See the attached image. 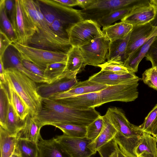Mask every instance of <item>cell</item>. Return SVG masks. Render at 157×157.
I'll return each instance as SVG.
<instances>
[{"label":"cell","instance_id":"obj_33","mask_svg":"<svg viewBox=\"0 0 157 157\" xmlns=\"http://www.w3.org/2000/svg\"><path fill=\"white\" fill-rule=\"evenodd\" d=\"M0 29L6 34L12 42L17 41V38L12 24L6 13L5 0L0 1Z\"/></svg>","mask_w":157,"mask_h":157},{"label":"cell","instance_id":"obj_16","mask_svg":"<svg viewBox=\"0 0 157 157\" xmlns=\"http://www.w3.org/2000/svg\"><path fill=\"white\" fill-rule=\"evenodd\" d=\"M78 82L76 77L67 76L53 83H44L37 86V92L42 98H48L55 94L69 90Z\"/></svg>","mask_w":157,"mask_h":157},{"label":"cell","instance_id":"obj_27","mask_svg":"<svg viewBox=\"0 0 157 157\" xmlns=\"http://www.w3.org/2000/svg\"><path fill=\"white\" fill-rule=\"evenodd\" d=\"M41 128L35 117L29 114L25 120L24 128L17 134V139H25L37 143L41 136L40 131Z\"/></svg>","mask_w":157,"mask_h":157},{"label":"cell","instance_id":"obj_47","mask_svg":"<svg viewBox=\"0 0 157 157\" xmlns=\"http://www.w3.org/2000/svg\"><path fill=\"white\" fill-rule=\"evenodd\" d=\"M60 4L67 7L78 6L77 0H54Z\"/></svg>","mask_w":157,"mask_h":157},{"label":"cell","instance_id":"obj_22","mask_svg":"<svg viewBox=\"0 0 157 157\" xmlns=\"http://www.w3.org/2000/svg\"><path fill=\"white\" fill-rule=\"evenodd\" d=\"M157 139L144 132L134 150L136 157H157Z\"/></svg>","mask_w":157,"mask_h":157},{"label":"cell","instance_id":"obj_49","mask_svg":"<svg viewBox=\"0 0 157 157\" xmlns=\"http://www.w3.org/2000/svg\"><path fill=\"white\" fill-rule=\"evenodd\" d=\"M118 157H129L123 152L119 149L118 152Z\"/></svg>","mask_w":157,"mask_h":157},{"label":"cell","instance_id":"obj_26","mask_svg":"<svg viewBox=\"0 0 157 157\" xmlns=\"http://www.w3.org/2000/svg\"><path fill=\"white\" fill-rule=\"evenodd\" d=\"M156 36L148 40L127 58L124 64L129 71L135 73L138 71L140 63L145 57Z\"/></svg>","mask_w":157,"mask_h":157},{"label":"cell","instance_id":"obj_5","mask_svg":"<svg viewBox=\"0 0 157 157\" xmlns=\"http://www.w3.org/2000/svg\"><path fill=\"white\" fill-rule=\"evenodd\" d=\"M52 5L54 21L49 27L58 36L69 42L71 29L83 20L79 10L63 6L54 0H52Z\"/></svg>","mask_w":157,"mask_h":157},{"label":"cell","instance_id":"obj_14","mask_svg":"<svg viewBox=\"0 0 157 157\" xmlns=\"http://www.w3.org/2000/svg\"><path fill=\"white\" fill-rule=\"evenodd\" d=\"M157 35V25H153L151 22L145 25L133 27L128 43L126 59L139 48Z\"/></svg>","mask_w":157,"mask_h":157},{"label":"cell","instance_id":"obj_36","mask_svg":"<svg viewBox=\"0 0 157 157\" xmlns=\"http://www.w3.org/2000/svg\"><path fill=\"white\" fill-rule=\"evenodd\" d=\"M132 6L114 11L99 20L97 22L101 26H102V28L109 26L114 22L121 20L126 16L130 11Z\"/></svg>","mask_w":157,"mask_h":157},{"label":"cell","instance_id":"obj_48","mask_svg":"<svg viewBox=\"0 0 157 157\" xmlns=\"http://www.w3.org/2000/svg\"><path fill=\"white\" fill-rule=\"evenodd\" d=\"M0 83L5 84L6 83L5 69L1 57H0Z\"/></svg>","mask_w":157,"mask_h":157},{"label":"cell","instance_id":"obj_50","mask_svg":"<svg viewBox=\"0 0 157 157\" xmlns=\"http://www.w3.org/2000/svg\"><path fill=\"white\" fill-rule=\"evenodd\" d=\"M151 135L154 137L157 138V126L153 129Z\"/></svg>","mask_w":157,"mask_h":157},{"label":"cell","instance_id":"obj_17","mask_svg":"<svg viewBox=\"0 0 157 157\" xmlns=\"http://www.w3.org/2000/svg\"><path fill=\"white\" fill-rule=\"evenodd\" d=\"M108 86L88 79L78 82L69 90L55 94L48 98L54 100L62 99L73 96L98 92Z\"/></svg>","mask_w":157,"mask_h":157},{"label":"cell","instance_id":"obj_12","mask_svg":"<svg viewBox=\"0 0 157 157\" xmlns=\"http://www.w3.org/2000/svg\"><path fill=\"white\" fill-rule=\"evenodd\" d=\"M133 5L129 13L121 20L132 25L133 27L146 25L155 19L157 8L150 1H145Z\"/></svg>","mask_w":157,"mask_h":157},{"label":"cell","instance_id":"obj_51","mask_svg":"<svg viewBox=\"0 0 157 157\" xmlns=\"http://www.w3.org/2000/svg\"><path fill=\"white\" fill-rule=\"evenodd\" d=\"M150 2L154 5L157 8V0H151Z\"/></svg>","mask_w":157,"mask_h":157},{"label":"cell","instance_id":"obj_39","mask_svg":"<svg viewBox=\"0 0 157 157\" xmlns=\"http://www.w3.org/2000/svg\"><path fill=\"white\" fill-rule=\"evenodd\" d=\"M119 147L114 138L97 151L101 157H118Z\"/></svg>","mask_w":157,"mask_h":157},{"label":"cell","instance_id":"obj_24","mask_svg":"<svg viewBox=\"0 0 157 157\" xmlns=\"http://www.w3.org/2000/svg\"><path fill=\"white\" fill-rule=\"evenodd\" d=\"M131 33L124 39L110 42L107 61L124 64L126 59L127 48Z\"/></svg>","mask_w":157,"mask_h":157},{"label":"cell","instance_id":"obj_3","mask_svg":"<svg viewBox=\"0 0 157 157\" xmlns=\"http://www.w3.org/2000/svg\"><path fill=\"white\" fill-rule=\"evenodd\" d=\"M105 115L117 131L115 138L120 149L129 157H136L135 149L144 132L131 124L120 108L109 107Z\"/></svg>","mask_w":157,"mask_h":157},{"label":"cell","instance_id":"obj_29","mask_svg":"<svg viewBox=\"0 0 157 157\" xmlns=\"http://www.w3.org/2000/svg\"><path fill=\"white\" fill-rule=\"evenodd\" d=\"M9 94L10 104L18 118L25 121L30 114L29 109L19 96L6 83H5Z\"/></svg>","mask_w":157,"mask_h":157},{"label":"cell","instance_id":"obj_19","mask_svg":"<svg viewBox=\"0 0 157 157\" xmlns=\"http://www.w3.org/2000/svg\"><path fill=\"white\" fill-rule=\"evenodd\" d=\"M37 144L38 149L37 157H72L55 138L46 140L40 136Z\"/></svg>","mask_w":157,"mask_h":157},{"label":"cell","instance_id":"obj_20","mask_svg":"<svg viewBox=\"0 0 157 157\" xmlns=\"http://www.w3.org/2000/svg\"><path fill=\"white\" fill-rule=\"evenodd\" d=\"M58 100L69 106L79 109H88L99 106L98 92L73 96Z\"/></svg>","mask_w":157,"mask_h":157},{"label":"cell","instance_id":"obj_43","mask_svg":"<svg viewBox=\"0 0 157 157\" xmlns=\"http://www.w3.org/2000/svg\"><path fill=\"white\" fill-rule=\"evenodd\" d=\"M5 8L7 15L15 32L16 20L15 0H5Z\"/></svg>","mask_w":157,"mask_h":157},{"label":"cell","instance_id":"obj_38","mask_svg":"<svg viewBox=\"0 0 157 157\" xmlns=\"http://www.w3.org/2000/svg\"><path fill=\"white\" fill-rule=\"evenodd\" d=\"M103 125V117L100 115L86 126V137L93 141L101 132Z\"/></svg>","mask_w":157,"mask_h":157},{"label":"cell","instance_id":"obj_18","mask_svg":"<svg viewBox=\"0 0 157 157\" xmlns=\"http://www.w3.org/2000/svg\"><path fill=\"white\" fill-rule=\"evenodd\" d=\"M139 78L134 73L131 72L120 74L101 70L90 77L88 79L99 84L112 86L130 81Z\"/></svg>","mask_w":157,"mask_h":157},{"label":"cell","instance_id":"obj_28","mask_svg":"<svg viewBox=\"0 0 157 157\" xmlns=\"http://www.w3.org/2000/svg\"><path fill=\"white\" fill-rule=\"evenodd\" d=\"M17 139L0 127V157H10L15 152Z\"/></svg>","mask_w":157,"mask_h":157},{"label":"cell","instance_id":"obj_53","mask_svg":"<svg viewBox=\"0 0 157 157\" xmlns=\"http://www.w3.org/2000/svg\"><path fill=\"white\" fill-rule=\"evenodd\" d=\"M155 67H156V69H157V66H156Z\"/></svg>","mask_w":157,"mask_h":157},{"label":"cell","instance_id":"obj_35","mask_svg":"<svg viewBox=\"0 0 157 157\" xmlns=\"http://www.w3.org/2000/svg\"><path fill=\"white\" fill-rule=\"evenodd\" d=\"M0 126L6 130L9 98L5 85L0 83Z\"/></svg>","mask_w":157,"mask_h":157},{"label":"cell","instance_id":"obj_41","mask_svg":"<svg viewBox=\"0 0 157 157\" xmlns=\"http://www.w3.org/2000/svg\"><path fill=\"white\" fill-rule=\"evenodd\" d=\"M142 80L149 87L157 90V70L155 67L146 70L142 74Z\"/></svg>","mask_w":157,"mask_h":157},{"label":"cell","instance_id":"obj_4","mask_svg":"<svg viewBox=\"0 0 157 157\" xmlns=\"http://www.w3.org/2000/svg\"><path fill=\"white\" fill-rule=\"evenodd\" d=\"M6 83L21 98L33 117L37 115L42 109V98L38 94L36 82L16 69H5Z\"/></svg>","mask_w":157,"mask_h":157},{"label":"cell","instance_id":"obj_32","mask_svg":"<svg viewBox=\"0 0 157 157\" xmlns=\"http://www.w3.org/2000/svg\"><path fill=\"white\" fill-rule=\"evenodd\" d=\"M25 122V121H22L18 118L9 101L6 130L10 135L17 136V134L24 128Z\"/></svg>","mask_w":157,"mask_h":157},{"label":"cell","instance_id":"obj_15","mask_svg":"<svg viewBox=\"0 0 157 157\" xmlns=\"http://www.w3.org/2000/svg\"><path fill=\"white\" fill-rule=\"evenodd\" d=\"M2 59L5 69L14 68L37 83H47V81L27 70L21 63L18 52L11 45L5 51Z\"/></svg>","mask_w":157,"mask_h":157},{"label":"cell","instance_id":"obj_34","mask_svg":"<svg viewBox=\"0 0 157 157\" xmlns=\"http://www.w3.org/2000/svg\"><path fill=\"white\" fill-rule=\"evenodd\" d=\"M51 125L60 129L63 134L68 136L83 138L86 136V126L66 123H56Z\"/></svg>","mask_w":157,"mask_h":157},{"label":"cell","instance_id":"obj_45","mask_svg":"<svg viewBox=\"0 0 157 157\" xmlns=\"http://www.w3.org/2000/svg\"><path fill=\"white\" fill-rule=\"evenodd\" d=\"M12 43L6 34L0 29V57H2L5 51Z\"/></svg>","mask_w":157,"mask_h":157},{"label":"cell","instance_id":"obj_23","mask_svg":"<svg viewBox=\"0 0 157 157\" xmlns=\"http://www.w3.org/2000/svg\"><path fill=\"white\" fill-rule=\"evenodd\" d=\"M104 125L98 136L89 145L90 148L95 154L98 150L114 138L117 131L110 123L104 115L103 116Z\"/></svg>","mask_w":157,"mask_h":157},{"label":"cell","instance_id":"obj_30","mask_svg":"<svg viewBox=\"0 0 157 157\" xmlns=\"http://www.w3.org/2000/svg\"><path fill=\"white\" fill-rule=\"evenodd\" d=\"M66 62H58L48 64L44 70V74L48 83L51 84L66 77Z\"/></svg>","mask_w":157,"mask_h":157},{"label":"cell","instance_id":"obj_13","mask_svg":"<svg viewBox=\"0 0 157 157\" xmlns=\"http://www.w3.org/2000/svg\"><path fill=\"white\" fill-rule=\"evenodd\" d=\"M55 138L72 157H91L95 154L89 147L93 140L86 137H74L63 134Z\"/></svg>","mask_w":157,"mask_h":157},{"label":"cell","instance_id":"obj_42","mask_svg":"<svg viewBox=\"0 0 157 157\" xmlns=\"http://www.w3.org/2000/svg\"><path fill=\"white\" fill-rule=\"evenodd\" d=\"M19 56L21 63L27 70L33 74L47 81V83H48V80L46 78L45 76L44 70L41 69L31 62L21 58L20 56Z\"/></svg>","mask_w":157,"mask_h":157},{"label":"cell","instance_id":"obj_21","mask_svg":"<svg viewBox=\"0 0 157 157\" xmlns=\"http://www.w3.org/2000/svg\"><path fill=\"white\" fill-rule=\"evenodd\" d=\"M86 65L79 48L72 46L67 53L65 71L68 77H76L85 68Z\"/></svg>","mask_w":157,"mask_h":157},{"label":"cell","instance_id":"obj_31","mask_svg":"<svg viewBox=\"0 0 157 157\" xmlns=\"http://www.w3.org/2000/svg\"><path fill=\"white\" fill-rule=\"evenodd\" d=\"M15 153L19 157H37V143L25 139H17Z\"/></svg>","mask_w":157,"mask_h":157},{"label":"cell","instance_id":"obj_37","mask_svg":"<svg viewBox=\"0 0 157 157\" xmlns=\"http://www.w3.org/2000/svg\"><path fill=\"white\" fill-rule=\"evenodd\" d=\"M157 126V104L149 113L143 123L139 126L143 132L151 134L153 129Z\"/></svg>","mask_w":157,"mask_h":157},{"label":"cell","instance_id":"obj_11","mask_svg":"<svg viewBox=\"0 0 157 157\" xmlns=\"http://www.w3.org/2000/svg\"><path fill=\"white\" fill-rule=\"evenodd\" d=\"M16 28L15 31L17 41L28 45L36 29L32 22L21 0H15Z\"/></svg>","mask_w":157,"mask_h":157},{"label":"cell","instance_id":"obj_1","mask_svg":"<svg viewBox=\"0 0 157 157\" xmlns=\"http://www.w3.org/2000/svg\"><path fill=\"white\" fill-rule=\"evenodd\" d=\"M100 115L94 108L79 109L69 106L59 100L42 98L41 110L34 117L42 127L56 123L87 126Z\"/></svg>","mask_w":157,"mask_h":157},{"label":"cell","instance_id":"obj_54","mask_svg":"<svg viewBox=\"0 0 157 157\" xmlns=\"http://www.w3.org/2000/svg\"></svg>","mask_w":157,"mask_h":157},{"label":"cell","instance_id":"obj_40","mask_svg":"<svg viewBox=\"0 0 157 157\" xmlns=\"http://www.w3.org/2000/svg\"><path fill=\"white\" fill-rule=\"evenodd\" d=\"M98 67L101 69V70L117 73L123 74L130 72L124 64L115 61H107Z\"/></svg>","mask_w":157,"mask_h":157},{"label":"cell","instance_id":"obj_8","mask_svg":"<svg viewBox=\"0 0 157 157\" xmlns=\"http://www.w3.org/2000/svg\"><path fill=\"white\" fill-rule=\"evenodd\" d=\"M139 0H96L87 8L79 10L83 20L97 22L105 16L116 10L131 6Z\"/></svg>","mask_w":157,"mask_h":157},{"label":"cell","instance_id":"obj_25","mask_svg":"<svg viewBox=\"0 0 157 157\" xmlns=\"http://www.w3.org/2000/svg\"><path fill=\"white\" fill-rule=\"evenodd\" d=\"M133 28L132 25L121 21L102 28V31L107 39L111 42L125 38Z\"/></svg>","mask_w":157,"mask_h":157},{"label":"cell","instance_id":"obj_44","mask_svg":"<svg viewBox=\"0 0 157 157\" xmlns=\"http://www.w3.org/2000/svg\"><path fill=\"white\" fill-rule=\"evenodd\" d=\"M145 57L151 63L152 67L157 66V35L151 45Z\"/></svg>","mask_w":157,"mask_h":157},{"label":"cell","instance_id":"obj_52","mask_svg":"<svg viewBox=\"0 0 157 157\" xmlns=\"http://www.w3.org/2000/svg\"><path fill=\"white\" fill-rule=\"evenodd\" d=\"M10 157H19V156L14 152Z\"/></svg>","mask_w":157,"mask_h":157},{"label":"cell","instance_id":"obj_46","mask_svg":"<svg viewBox=\"0 0 157 157\" xmlns=\"http://www.w3.org/2000/svg\"><path fill=\"white\" fill-rule=\"evenodd\" d=\"M96 0H77L78 6L86 9L93 5Z\"/></svg>","mask_w":157,"mask_h":157},{"label":"cell","instance_id":"obj_9","mask_svg":"<svg viewBox=\"0 0 157 157\" xmlns=\"http://www.w3.org/2000/svg\"><path fill=\"white\" fill-rule=\"evenodd\" d=\"M97 22L82 20L74 25L69 33V39L72 46L80 47L91 40L104 35Z\"/></svg>","mask_w":157,"mask_h":157},{"label":"cell","instance_id":"obj_2","mask_svg":"<svg viewBox=\"0 0 157 157\" xmlns=\"http://www.w3.org/2000/svg\"><path fill=\"white\" fill-rule=\"evenodd\" d=\"M21 2L36 29L28 46L67 54L72 46L51 30L40 10L37 0H21Z\"/></svg>","mask_w":157,"mask_h":157},{"label":"cell","instance_id":"obj_7","mask_svg":"<svg viewBox=\"0 0 157 157\" xmlns=\"http://www.w3.org/2000/svg\"><path fill=\"white\" fill-rule=\"evenodd\" d=\"M141 79H137L118 85L108 86L98 91L99 105L114 101L128 102L138 98V87Z\"/></svg>","mask_w":157,"mask_h":157},{"label":"cell","instance_id":"obj_10","mask_svg":"<svg viewBox=\"0 0 157 157\" xmlns=\"http://www.w3.org/2000/svg\"><path fill=\"white\" fill-rule=\"evenodd\" d=\"M109 43L104 35L79 47L86 65L98 67L105 62Z\"/></svg>","mask_w":157,"mask_h":157},{"label":"cell","instance_id":"obj_6","mask_svg":"<svg viewBox=\"0 0 157 157\" xmlns=\"http://www.w3.org/2000/svg\"><path fill=\"white\" fill-rule=\"evenodd\" d=\"M17 51L21 58L31 62L45 70L47 65L58 62H66L67 54L54 52L24 45L17 41L11 44Z\"/></svg>","mask_w":157,"mask_h":157}]
</instances>
